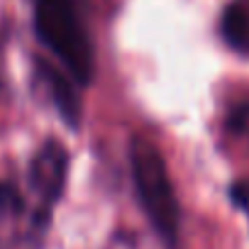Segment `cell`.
Returning a JSON list of instances; mask_svg holds the SVG:
<instances>
[{
    "label": "cell",
    "instance_id": "cell-1",
    "mask_svg": "<svg viewBox=\"0 0 249 249\" xmlns=\"http://www.w3.org/2000/svg\"><path fill=\"white\" fill-rule=\"evenodd\" d=\"M130 169L137 191V200L149 217L152 227L166 244H176L181 227L178 198L164 161L161 149L144 135L130 140Z\"/></svg>",
    "mask_w": 249,
    "mask_h": 249
},
{
    "label": "cell",
    "instance_id": "cell-2",
    "mask_svg": "<svg viewBox=\"0 0 249 249\" xmlns=\"http://www.w3.org/2000/svg\"><path fill=\"white\" fill-rule=\"evenodd\" d=\"M35 30L71 78L88 86L95 76V49L73 0H37Z\"/></svg>",
    "mask_w": 249,
    "mask_h": 249
},
{
    "label": "cell",
    "instance_id": "cell-3",
    "mask_svg": "<svg viewBox=\"0 0 249 249\" xmlns=\"http://www.w3.org/2000/svg\"><path fill=\"white\" fill-rule=\"evenodd\" d=\"M66 174H69V149L59 140L42 142V147L32 154L27 164L25 181H20L27 203L32 208L37 234L47 230L52 213L61 200V193L66 188Z\"/></svg>",
    "mask_w": 249,
    "mask_h": 249
},
{
    "label": "cell",
    "instance_id": "cell-4",
    "mask_svg": "<svg viewBox=\"0 0 249 249\" xmlns=\"http://www.w3.org/2000/svg\"><path fill=\"white\" fill-rule=\"evenodd\" d=\"M37 66H39V78L44 81L59 115L64 117V122L71 130H78V124H81V100H78L73 81L66 78L56 66H52L47 61H37Z\"/></svg>",
    "mask_w": 249,
    "mask_h": 249
},
{
    "label": "cell",
    "instance_id": "cell-5",
    "mask_svg": "<svg viewBox=\"0 0 249 249\" xmlns=\"http://www.w3.org/2000/svg\"><path fill=\"white\" fill-rule=\"evenodd\" d=\"M222 35L234 49L249 47V13L242 5H230L222 15Z\"/></svg>",
    "mask_w": 249,
    "mask_h": 249
}]
</instances>
